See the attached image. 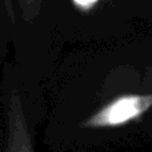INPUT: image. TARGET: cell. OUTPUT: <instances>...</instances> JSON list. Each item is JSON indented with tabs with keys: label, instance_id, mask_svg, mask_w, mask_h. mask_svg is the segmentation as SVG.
I'll list each match as a JSON object with an SVG mask.
<instances>
[{
	"label": "cell",
	"instance_id": "cell-1",
	"mask_svg": "<svg viewBox=\"0 0 152 152\" xmlns=\"http://www.w3.org/2000/svg\"><path fill=\"white\" fill-rule=\"evenodd\" d=\"M152 110V94L121 95L105 103L80 123L87 129H104L121 127L140 119Z\"/></svg>",
	"mask_w": 152,
	"mask_h": 152
},
{
	"label": "cell",
	"instance_id": "cell-2",
	"mask_svg": "<svg viewBox=\"0 0 152 152\" xmlns=\"http://www.w3.org/2000/svg\"><path fill=\"white\" fill-rule=\"evenodd\" d=\"M4 152H34L32 137L27 126L21 99L12 94L7 110V140Z\"/></svg>",
	"mask_w": 152,
	"mask_h": 152
},
{
	"label": "cell",
	"instance_id": "cell-3",
	"mask_svg": "<svg viewBox=\"0 0 152 152\" xmlns=\"http://www.w3.org/2000/svg\"><path fill=\"white\" fill-rule=\"evenodd\" d=\"M26 20H34L40 11L42 0H19Z\"/></svg>",
	"mask_w": 152,
	"mask_h": 152
},
{
	"label": "cell",
	"instance_id": "cell-4",
	"mask_svg": "<svg viewBox=\"0 0 152 152\" xmlns=\"http://www.w3.org/2000/svg\"><path fill=\"white\" fill-rule=\"evenodd\" d=\"M72 1H74V4L76 7L80 8V10L88 11V10H91L94 5H96L99 0H72Z\"/></svg>",
	"mask_w": 152,
	"mask_h": 152
}]
</instances>
